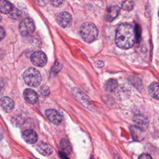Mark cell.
Here are the masks:
<instances>
[{
  "label": "cell",
  "mask_w": 159,
  "mask_h": 159,
  "mask_svg": "<svg viewBox=\"0 0 159 159\" xmlns=\"http://www.w3.org/2000/svg\"><path fill=\"white\" fill-rule=\"evenodd\" d=\"M136 33L134 28L129 24H121L116 33V43L120 48L128 49L135 43Z\"/></svg>",
  "instance_id": "1"
},
{
  "label": "cell",
  "mask_w": 159,
  "mask_h": 159,
  "mask_svg": "<svg viewBox=\"0 0 159 159\" xmlns=\"http://www.w3.org/2000/svg\"><path fill=\"white\" fill-rule=\"evenodd\" d=\"M80 34L84 42L91 43L97 38L98 30L93 23L87 22L83 24L81 26Z\"/></svg>",
  "instance_id": "2"
},
{
  "label": "cell",
  "mask_w": 159,
  "mask_h": 159,
  "mask_svg": "<svg viewBox=\"0 0 159 159\" xmlns=\"http://www.w3.org/2000/svg\"><path fill=\"white\" fill-rule=\"evenodd\" d=\"M23 78L25 83L30 86L37 87L42 81V76L40 72L34 68L27 69L24 73Z\"/></svg>",
  "instance_id": "3"
},
{
  "label": "cell",
  "mask_w": 159,
  "mask_h": 159,
  "mask_svg": "<svg viewBox=\"0 0 159 159\" xmlns=\"http://www.w3.org/2000/svg\"><path fill=\"white\" fill-rule=\"evenodd\" d=\"M35 30V25L33 20L30 18L24 19L19 24V30L23 37L30 35Z\"/></svg>",
  "instance_id": "4"
},
{
  "label": "cell",
  "mask_w": 159,
  "mask_h": 159,
  "mask_svg": "<svg viewBox=\"0 0 159 159\" xmlns=\"http://www.w3.org/2000/svg\"><path fill=\"white\" fill-rule=\"evenodd\" d=\"M32 63L37 66H43L46 65L47 58L46 55L42 51L34 52L30 57Z\"/></svg>",
  "instance_id": "5"
},
{
  "label": "cell",
  "mask_w": 159,
  "mask_h": 159,
  "mask_svg": "<svg viewBox=\"0 0 159 159\" xmlns=\"http://www.w3.org/2000/svg\"><path fill=\"white\" fill-rule=\"evenodd\" d=\"M45 114L50 122L55 125H59L62 121L63 117L61 114L55 109H47L45 111Z\"/></svg>",
  "instance_id": "6"
},
{
  "label": "cell",
  "mask_w": 159,
  "mask_h": 159,
  "mask_svg": "<svg viewBox=\"0 0 159 159\" xmlns=\"http://www.w3.org/2000/svg\"><path fill=\"white\" fill-rule=\"evenodd\" d=\"M57 21L61 27L66 28L71 25L72 17L68 12H61L58 15Z\"/></svg>",
  "instance_id": "7"
},
{
  "label": "cell",
  "mask_w": 159,
  "mask_h": 159,
  "mask_svg": "<svg viewBox=\"0 0 159 159\" xmlns=\"http://www.w3.org/2000/svg\"><path fill=\"white\" fill-rule=\"evenodd\" d=\"M22 137L23 139L29 144H34L36 143L38 139L37 134L30 129L24 130L22 134Z\"/></svg>",
  "instance_id": "8"
},
{
  "label": "cell",
  "mask_w": 159,
  "mask_h": 159,
  "mask_svg": "<svg viewBox=\"0 0 159 159\" xmlns=\"http://www.w3.org/2000/svg\"><path fill=\"white\" fill-rule=\"evenodd\" d=\"M36 149L42 155L45 156H48L51 155L53 152L52 147L42 141L38 143V144L36 145Z\"/></svg>",
  "instance_id": "9"
},
{
  "label": "cell",
  "mask_w": 159,
  "mask_h": 159,
  "mask_svg": "<svg viewBox=\"0 0 159 159\" xmlns=\"http://www.w3.org/2000/svg\"><path fill=\"white\" fill-rule=\"evenodd\" d=\"M120 8L117 6H111L107 9L106 14V20L108 22L112 21L118 15Z\"/></svg>",
  "instance_id": "10"
},
{
  "label": "cell",
  "mask_w": 159,
  "mask_h": 159,
  "mask_svg": "<svg viewBox=\"0 0 159 159\" xmlns=\"http://www.w3.org/2000/svg\"><path fill=\"white\" fill-rule=\"evenodd\" d=\"M24 98L29 103L35 104L38 100V94L33 89H26L24 91Z\"/></svg>",
  "instance_id": "11"
},
{
  "label": "cell",
  "mask_w": 159,
  "mask_h": 159,
  "mask_svg": "<svg viewBox=\"0 0 159 159\" xmlns=\"http://www.w3.org/2000/svg\"><path fill=\"white\" fill-rule=\"evenodd\" d=\"M14 105V101L8 97H3L1 99V106L7 112H9L13 109Z\"/></svg>",
  "instance_id": "12"
},
{
  "label": "cell",
  "mask_w": 159,
  "mask_h": 159,
  "mask_svg": "<svg viewBox=\"0 0 159 159\" xmlns=\"http://www.w3.org/2000/svg\"><path fill=\"white\" fill-rule=\"evenodd\" d=\"M133 120L134 123L143 129H146L148 127V120L147 117L143 115H136L134 117Z\"/></svg>",
  "instance_id": "13"
},
{
  "label": "cell",
  "mask_w": 159,
  "mask_h": 159,
  "mask_svg": "<svg viewBox=\"0 0 159 159\" xmlns=\"http://www.w3.org/2000/svg\"><path fill=\"white\" fill-rule=\"evenodd\" d=\"M73 93L74 94V96H75V97L78 99V100L81 103L84 104V105L89 104V99H88V98L82 91H81L78 89L73 88Z\"/></svg>",
  "instance_id": "14"
},
{
  "label": "cell",
  "mask_w": 159,
  "mask_h": 159,
  "mask_svg": "<svg viewBox=\"0 0 159 159\" xmlns=\"http://www.w3.org/2000/svg\"><path fill=\"white\" fill-rule=\"evenodd\" d=\"M148 93L152 98L159 99V83L157 82L151 83L148 87Z\"/></svg>",
  "instance_id": "15"
},
{
  "label": "cell",
  "mask_w": 159,
  "mask_h": 159,
  "mask_svg": "<svg viewBox=\"0 0 159 159\" xmlns=\"http://www.w3.org/2000/svg\"><path fill=\"white\" fill-rule=\"evenodd\" d=\"M13 9L12 5L7 0H1L0 1V10L2 13L8 14Z\"/></svg>",
  "instance_id": "16"
},
{
  "label": "cell",
  "mask_w": 159,
  "mask_h": 159,
  "mask_svg": "<svg viewBox=\"0 0 159 159\" xmlns=\"http://www.w3.org/2000/svg\"><path fill=\"white\" fill-rule=\"evenodd\" d=\"M117 86V81L116 80L111 79L108 80L105 84V89L109 91H113Z\"/></svg>",
  "instance_id": "17"
},
{
  "label": "cell",
  "mask_w": 159,
  "mask_h": 159,
  "mask_svg": "<svg viewBox=\"0 0 159 159\" xmlns=\"http://www.w3.org/2000/svg\"><path fill=\"white\" fill-rule=\"evenodd\" d=\"M60 147L62 149L63 152L66 153H70L71 151V147L70 143L66 139H62L60 141Z\"/></svg>",
  "instance_id": "18"
},
{
  "label": "cell",
  "mask_w": 159,
  "mask_h": 159,
  "mask_svg": "<svg viewBox=\"0 0 159 159\" xmlns=\"http://www.w3.org/2000/svg\"><path fill=\"white\" fill-rule=\"evenodd\" d=\"M134 3L132 0H125L122 4V8L126 11H130L134 7Z\"/></svg>",
  "instance_id": "19"
},
{
  "label": "cell",
  "mask_w": 159,
  "mask_h": 159,
  "mask_svg": "<svg viewBox=\"0 0 159 159\" xmlns=\"http://www.w3.org/2000/svg\"><path fill=\"white\" fill-rule=\"evenodd\" d=\"M11 16L14 19H17L21 16V12L17 9H14L11 11Z\"/></svg>",
  "instance_id": "20"
},
{
  "label": "cell",
  "mask_w": 159,
  "mask_h": 159,
  "mask_svg": "<svg viewBox=\"0 0 159 159\" xmlns=\"http://www.w3.org/2000/svg\"><path fill=\"white\" fill-rule=\"evenodd\" d=\"M53 6L55 7H59L61 6L64 2V0H50Z\"/></svg>",
  "instance_id": "21"
},
{
  "label": "cell",
  "mask_w": 159,
  "mask_h": 159,
  "mask_svg": "<svg viewBox=\"0 0 159 159\" xmlns=\"http://www.w3.org/2000/svg\"><path fill=\"white\" fill-rule=\"evenodd\" d=\"M38 2V4L41 6H44L48 3V0H37Z\"/></svg>",
  "instance_id": "22"
},
{
  "label": "cell",
  "mask_w": 159,
  "mask_h": 159,
  "mask_svg": "<svg viewBox=\"0 0 159 159\" xmlns=\"http://www.w3.org/2000/svg\"><path fill=\"white\" fill-rule=\"evenodd\" d=\"M139 158H152V157L147 153H143V154H142L140 156H139Z\"/></svg>",
  "instance_id": "23"
},
{
  "label": "cell",
  "mask_w": 159,
  "mask_h": 159,
  "mask_svg": "<svg viewBox=\"0 0 159 159\" xmlns=\"http://www.w3.org/2000/svg\"><path fill=\"white\" fill-rule=\"evenodd\" d=\"M4 37V31L2 27H1V39L2 40Z\"/></svg>",
  "instance_id": "24"
},
{
  "label": "cell",
  "mask_w": 159,
  "mask_h": 159,
  "mask_svg": "<svg viewBox=\"0 0 159 159\" xmlns=\"http://www.w3.org/2000/svg\"><path fill=\"white\" fill-rule=\"evenodd\" d=\"M158 16H159V11H158Z\"/></svg>",
  "instance_id": "25"
}]
</instances>
